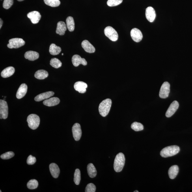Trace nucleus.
Masks as SVG:
<instances>
[{"mask_svg": "<svg viewBox=\"0 0 192 192\" xmlns=\"http://www.w3.org/2000/svg\"><path fill=\"white\" fill-rule=\"evenodd\" d=\"M112 101L110 99H107L101 102L99 107V111L100 115L103 117H105L110 110Z\"/></svg>", "mask_w": 192, "mask_h": 192, "instance_id": "f257e3e1", "label": "nucleus"}, {"mask_svg": "<svg viewBox=\"0 0 192 192\" xmlns=\"http://www.w3.org/2000/svg\"><path fill=\"white\" fill-rule=\"evenodd\" d=\"M180 150V148L177 146H168L162 150L160 153L161 156L164 158L172 157L177 154Z\"/></svg>", "mask_w": 192, "mask_h": 192, "instance_id": "f03ea898", "label": "nucleus"}, {"mask_svg": "<svg viewBox=\"0 0 192 192\" xmlns=\"http://www.w3.org/2000/svg\"><path fill=\"white\" fill-rule=\"evenodd\" d=\"M125 158L123 153H120L116 155L114 164V170L116 172H121L123 169Z\"/></svg>", "mask_w": 192, "mask_h": 192, "instance_id": "7ed1b4c3", "label": "nucleus"}, {"mask_svg": "<svg viewBox=\"0 0 192 192\" xmlns=\"http://www.w3.org/2000/svg\"><path fill=\"white\" fill-rule=\"evenodd\" d=\"M27 121L29 128L34 130L37 129L39 126L40 118L36 114H31L28 116Z\"/></svg>", "mask_w": 192, "mask_h": 192, "instance_id": "20e7f679", "label": "nucleus"}, {"mask_svg": "<svg viewBox=\"0 0 192 192\" xmlns=\"http://www.w3.org/2000/svg\"><path fill=\"white\" fill-rule=\"evenodd\" d=\"M104 32L105 36L110 40L113 42L118 40V32L113 27L110 26L107 27L104 29Z\"/></svg>", "mask_w": 192, "mask_h": 192, "instance_id": "39448f33", "label": "nucleus"}, {"mask_svg": "<svg viewBox=\"0 0 192 192\" xmlns=\"http://www.w3.org/2000/svg\"><path fill=\"white\" fill-rule=\"evenodd\" d=\"M7 46L9 49H18L25 44V42L21 38H15L11 39L9 41Z\"/></svg>", "mask_w": 192, "mask_h": 192, "instance_id": "423d86ee", "label": "nucleus"}, {"mask_svg": "<svg viewBox=\"0 0 192 192\" xmlns=\"http://www.w3.org/2000/svg\"><path fill=\"white\" fill-rule=\"evenodd\" d=\"M170 91V84L167 82H165L162 85L159 91V96L161 98L165 99L168 98Z\"/></svg>", "mask_w": 192, "mask_h": 192, "instance_id": "0eeeda50", "label": "nucleus"}, {"mask_svg": "<svg viewBox=\"0 0 192 192\" xmlns=\"http://www.w3.org/2000/svg\"><path fill=\"white\" fill-rule=\"evenodd\" d=\"M0 114L1 119H5L7 118L8 108L7 103L3 100H0Z\"/></svg>", "mask_w": 192, "mask_h": 192, "instance_id": "6e6552de", "label": "nucleus"}, {"mask_svg": "<svg viewBox=\"0 0 192 192\" xmlns=\"http://www.w3.org/2000/svg\"><path fill=\"white\" fill-rule=\"evenodd\" d=\"M72 131L73 137L76 141L80 139L82 135V131L80 125L75 123L72 127Z\"/></svg>", "mask_w": 192, "mask_h": 192, "instance_id": "1a4fd4ad", "label": "nucleus"}, {"mask_svg": "<svg viewBox=\"0 0 192 192\" xmlns=\"http://www.w3.org/2000/svg\"><path fill=\"white\" fill-rule=\"evenodd\" d=\"M130 34L132 40L136 42H141L143 38V35L141 31L136 28L131 30Z\"/></svg>", "mask_w": 192, "mask_h": 192, "instance_id": "9d476101", "label": "nucleus"}, {"mask_svg": "<svg viewBox=\"0 0 192 192\" xmlns=\"http://www.w3.org/2000/svg\"><path fill=\"white\" fill-rule=\"evenodd\" d=\"M179 103L177 101H174L170 105L167 112L165 116L167 118H170L173 115L178 108Z\"/></svg>", "mask_w": 192, "mask_h": 192, "instance_id": "9b49d317", "label": "nucleus"}, {"mask_svg": "<svg viewBox=\"0 0 192 192\" xmlns=\"http://www.w3.org/2000/svg\"><path fill=\"white\" fill-rule=\"evenodd\" d=\"M146 16L150 22H154L156 17V12L154 9L151 6H149L146 9Z\"/></svg>", "mask_w": 192, "mask_h": 192, "instance_id": "f8f14e48", "label": "nucleus"}, {"mask_svg": "<svg viewBox=\"0 0 192 192\" xmlns=\"http://www.w3.org/2000/svg\"><path fill=\"white\" fill-rule=\"evenodd\" d=\"M27 16L34 24L38 23L42 17L40 13L36 11L29 13L27 14Z\"/></svg>", "mask_w": 192, "mask_h": 192, "instance_id": "ddd939ff", "label": "nucleus"}, {"mask_svg": "<svg viewBox=\"0 0 192 192\" xmlns=\"http://www.w3.org/2000/svg\"><path fill=\"white\" fill-rule=\"evenodd\" d=\"M72 63L74 66L77 67L82 64L84 66L87 65V62L84 58H82L80 56L75 55L73 56L72 58Z\"/></svg>", "mask_w": 192, "mask_h": 192, "instance_id": "4468645a", "label": "nucleus"}, {"mask_svg": "<svg viewBox=\"0 0 192 192\" xmlns=\"http://www.w3.org/2000/svg\"><path fill=\"white\" fill-rule=\"evenodd\" d=\"M87 87V84L82 81L76 82L74 85L75 90L81 93H85L86 92V89Z\"/></svg>", "mask_w": 192, "mask_h": 192, "instance_id": "2eb2a0df", "label": "nucleus"}, {"mask_svg": "<svg viewBox=\"0 0 192 192\" xmlns=\"http://www.w3.org/2000/svg\"><path fill=\"white\" fill-rule=\"evenodd\" d=\"M82 46L84 50L88 53H93L96 51L94 47L87 40H84L82 42Z\"/></svg>", "mask_w": 192, "mask_h": 192, "instance_id": "dca6fc26", "label": "nucleus"}, {"mask_svg": "<svg viewBox=\"0 0 192 192\" xmlns=\"http://www.w3.org/2000/svg\"><path fill=\"white\" fill-rule=\"evenodd\" d=\"M27 85L24 83L21 84L16 92L17 98L20 99L24 97L27 93Z\"/></svg>", "mask_w": 192, "mask_h": 192, "instance_id": "f3484780", "label": "nucleus"}, {"mask_svg": "<svg viewBox=\"0 0 192 192\" xmlns=\"http://www.w3.org/2000/svg\"><path fill=\"white\" fill-rule=\"evenodd\" d=\"M49 169L52 176L54 178H57L59 177L60 169L56 164L55 163L51 164L49 165Z\"/></svg>", "mask_w": 192, "mask_h": 192, "instance_id": "a211bd4d", "label": "nucleus"}, {"mask_svg": "<svg viewBox=\"0 0 192 192\" xmlns=\"http://www.w3.org/2000/svg\"><path fill=\"white\" fill-rule=\"evenodd\" d=\"M54 95V92L49 91L44 92L38 95L34 98V100L36 101H40L50 98Z\"/></svg>", "mask_w": 192, "mask_h": 192, "instance_id": "6ab92c4d", "label": "nucleus"}, {"mask_svg": "<svg viewBox=\"0 0 192 192\" xmlns=\"http://www.w3.org/2000/svg\"><path fill=\"white\" fill-rule=\"evenodd\" d=\"M67 27V25L64 22L62 21H59L57 23L56 33L60 35H64L66 31Z\"/></svg>", "mask_w": 192, "mask_h": 192, "instance_id": "aec40b11", "label": "nucleus"}, {"mask_svg": "<svg viewBox=\"0 0 192 192\" xmlns=\"http://www.w3.org/2000/svg\"><path fill=\"white\" fill-rule=\"evenodd\" d=\"M60 103V100L57 97H53L48 99H46L43 102L45 105L48 107H53L59 104Z\"/></svg>", "mask_w": 192, "mask_h": 192, "instance_id": "412c9836", "label": "nucleus"}, {"mask_svg": "<svg viewBox=\"0 0 192 192\" xmlns=\"http://www.w3.org/2000/svg\"><path fill=\"white\" fill-rule=\"evenodd\" d=\"M24 56L26 59L30 61H34L38 59L39 55L36 52L30 51H27L25 53Z\"/></svg>", "mask_w": 192, "mask_h": 192, "instance_id": "4be33fe9", "label": "nucleus"}, {"mask_svg": "<svg viewBox=\"0 0 192 192\" xmlns=\"http://www.w3.org/2000/svg\"><path fill=\"white\" fill-rule=\"evenodd\" d=\"M15 71V68L13 67H9L2 71L1 73V76L4 78L10 77L14 74Z\"/></svg>", "mask_w": 192, "mask_h": 192, "instance_id": "5701e85b", "label": "nucleus"}, {"mask_svg": "<svg viewBox=\"0 0 192 192\" xmlns=\"http://www.w3.org/2000/svg\"><path fill=\"white\" fill-rule=\"evenodd\" d=\"M179 171L178 166L174 165L170 167L168 171V175L170 179H172L175 178L177 175Z\"/></svg>", "mask_w": 192, "mask_h": 192, "instance_id": "b1692460", "label": "nucleus"}, {"mask_svg": "<svg viewBox=\"0 0 192 192\" xmlns=\"http://www.w3.org/2000/svg\"><path fill=\"white\" fill-rule=\"evenodd\" d=\"M87 172L88 175L90 178L95 177L97 174L96 168L93 164L90 163L88 164L87 167Z\"/></svg>", "mask_w": 192, "mask_h": 192, "instance_id": "393cba45", "label": "nucleus"}, {"mask_svg": "<svg viewBox=\"0 0 192 192\" xmlns=\"http://www.w3.org/2000/svg\"><path fill=\"white\" fill-rule=\"evenodd\" d=\"M61 49L59 46H56L54 44H51L49 47V52L51 55H56L61 52Z\"/></svg>", "mask_w": 192, "mask_h": 192, "instance_id": "a878e982", "label": "nucleus"}, {"mask_svg": "<svg viewBox=\"0 0 192 192\" xmlns=\"http://www.w3.org/2000/svg\"><path fill=\"white\" fill-rule=\"evenodd\" d=\"M67 27L69 31L72 32L74 31L75 24L74 19L72 16H69L66 20Z\"/></svg>", "mask_w": 192, "mask_h": 192, "instance_id": "bb28decb", "label": "nucleus"}, {"mask_svg": "<svg viewBox=\"0 0 192 192\" xmlns=\"http://www.w3.org/2000/svg\"><path fill=\"white\" fill-rule=\"evenodd\" d=\"M48 73L44 70H38L34 74V77L38 79H44L48 77Z\"/></svg>", "mask_w": 192, "mask_h": 192, "instance_id": "cd10ccee", "label": "nucleus"}, {"mask_svg": "<svg viewBox=\"0 0 192 192\" xmlns=\"http://www.w3.org/2000/svg\"><path fill=\"white\" fill-rule=\"evenodd\" d=\"M44 2L47 5L53 7H57L61 3L60 0H44Z\"/></svg>", "mask_w": 192, "mask_h": 192, "instance_id": "c85d7f7f", "label": "nucleus"}, {"mask_svg": "<svg viewBox=\"0 0 192 192\" xmlns=\"http://www.w3.org/2000/svg\"><path fill=\"white\" fill-rule=\"evenodd\" d=\"M51 65L55 68H58L61 67L62 63L60 60L57 58H53L50 62Z\"/></svg>", "mask_w": 192, "mask_h": 192, "instance_id": "c756f323", "label": "nucleus"}, {"mask_svg": "<svg viewBox=\"0 0 192 192\" xmlns=\"http://www.w3.org/2000/svg\"><path fill=\"white\" fill-rule=\"evenodd\" d=\"M132 129L136 131H139L143 130L144 129L143 125L140 123L135 122L132 124Z\"/></svg>", "mask_w": 192, "mask_h": 192, "instance_id": "7c9ffc66", "label": "nucleus"}, {"mask_svg": "<svg viewBox=\"0 0 192 192\" xmlns=\"http://www.w3.org/2000/svg\"><path fill=\"white\" fill-rule=\"evenodd\" d=\"M81 180V174L80 170L78 169L75 170L74 173V181L75 184L78 185Z\"/></svg>", "mask_w": 192, "mask_h": 192, "instance_id": "2f4dec72", "label": "nucleus"}, {"mask_svg": "<svg viewBox=\"0 0 192 192\" xmlns=\"http://www.w3.org/2000/svg\"><path fill=\"white\" fill-rule=\"evenodd\" d=\"M38 185V181L35 179L30 180L27 183V186L30 189H34L37 188Z\"/></svg>", "mask_w": 192, "mask_h": 192, "instance_id": "473e14b6", "label": "nucleus"}, {"mask_svg": "<svg viewBox=\"0 0 192 192\" xmlns=\"http://www.w3.org/2000/svg\"><path fill=\"white\" fill-rule=\"evenodd\" d=\"M123 0H108L107 5L110 7L120 5L122 3Z\"/></svg>", "mask_w": 192, "mask_h": 192, "instance_id": "72a5a7b5", "label": "nucleus"}, {"mask_svg": "<svg viewBox=\"0 0 192 192\" xmlns=\"http://www.w3.org/2000/svg\"><path fill=\"white\" fill-rule=\"evenodd\" d=\"M14 156L13 152L10 151L4 153L1 156V158L3 159H9L13 158Z\"/></svg>", "mask_w": 192, "mask_h": 192, "instance_id": "f704fd0d", "label": "nucleus"}, {"mask_svg": "<svg viewBox=\"0 0 192 192\" xmlns=\"http://www.w3.org/2000/svg\"><path fill=\"white\" fill-rule=\"evenodd\" d=\"M13 4V0H4L3 3V7L6 9H8L11 7Z\"/></svg>", "mask_w": 192, "mask_h": 192, "instance_id": "c9c22d12", "label": "nucleus"}, {"mask_svg": "<svg viewBox=\"0 0 192 192\" xmlns=\"http://www.w3.org/2000/svg\"><path fill=\"white\" fill-rule=\"evenodd\" d=\"M96 187L92 183H90L86 187L85 192H95L96 191Z\"/></svg>", "mask_w": 192, "mask_h": 192, "instance_id": "e433bc0d", "label": "nucleus"}, {"mask_svg": "<svg viewBox=\"0 0 192 192\" xmlns=\"http://www.w3.org/2000/svg\"><path fill=\"white\" fill-rule=\"evenodd\" d=\"M36 161L35 157L32 156L31 155H30L27 159V163L28 165H33L35 163Z\"/></svg>", "mask_w": 192, "mask_h": 192, "instance_id": "4c0bfd02", "label": "nucleus"}, {"mask_svg": "<svg viewBox=\"0 0 192 192\" xmlns=\"http://www.w3.org/2000/svg\"><path fill=\"white\" fill-rule=\"evenodd\" d=\"M3 20H2V19H0V29L1 28V27L2 26V25H3Z\"/></svg>", "mask_w": 192, "mask_h": 192, "instance_id": "58836bf2", "label": "nucleus"}, {"mask_svg": "<svg viewBox=\"0 0 192 192\" xmlns=\"http://www.w3.org/2000/svg\"><path fill=\"white\" fill-rule=\"evenodd\" d=\"M17 1L19 2H21V1H24V0H17Z\"/></svg>", "mask_w": 192, "mask_h": 192, "instance_id": "ea45409f", "label": "nucleus"}, {"mask_svg": "<svg viewBox=\"0 0 192 192\" xmlns=\"http://www.w3.org/2000/svg\"><path fill=\"white\" fill-rule=\"evenodd\" d=\"M134 192H139V191H137V190H136V191H134Z\"/></svg>", "mask_w": 192, "mask_h": 192, "instance_id": "a19ab883", "label": "nucleus"}, {"mask_svg": "<svg viewBox=\"0 0 192 192\" xmlns=\"http://www.w3.org/2000/svg\"><path fill=\"white\" fill-rule=\"evenodd\" d=\"M62 55H63V53H62Z\"/></svg>", "mask_w": 192, "mask_h": 192, "instance_id": "79ce46f5", "label": "nucleus"}, {"mask_svg": "<svg viewBox=\"0 0 192 192\" xmlns=\"http://www.w3.org/2000/svg\"><path fill=\"white\" fill-rule=\"evenodd\" d=\"M0 191H0V192H2V191H1V190H0Z\"/></svg>", "mask_w": 192, "mask_h": 192, "instance_id": "37998d69", "label": "nucleus"}]
</instances>
